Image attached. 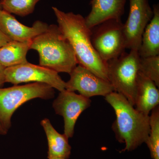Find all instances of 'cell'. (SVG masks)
I'll return each mask as SVG.
<instances>
[{
    "instance_id": "6da1fadb",
    "label": "cell",
    "mask_w": 159,
    "mask_h": 159,
    "mask_svg": "<svg viewBox=\"0 0 159 159\" xmlns=\"http://www.w3.org/2000/svg\"><path fill=\"white\" fill-rule=\"evenodd\" d=\"M52 9L58 28L74 50L77 63L102 79L108 80L107 63L97 54L91 41L92 31L81 15L65 12L55 7Z\"/></svg>"
},
{
    "instance_id": "7a4b0ae2",
    "label": "cell",
    "mask_w": 159,
    "mask_h": 159,
    "mask_svg": "<svg viewBox=\"0 0 159 159\" xmlns=\"http://www.w3.org/2000/svg\"><path fill=\"white\" fill-rule=\"evenodd\" d=\"M105 99L116 114L112 129L118 142L125 144L122 151H132L145 143L150 131L149 115L137 110L123 95L117 92L107 95Z\"/></svg>"
},
{
    "instance_id": "3957f363",
    "label": "cell",
    "mask_w": 159,
    "mask_h": 159,
    "mask_svg": "<svg viewBox=\"0 0 159 159\" xmlns=\"http://www.w3.org/2000/svg\"><path fill=\"white\" fill-rule=\"evenodd\" d=\"M30 49L38 53L39 66L58 73L70 74L78 64L72 46L57 25H50L47 31L33 39Z\"/></svg>"
},
{
    "instance_id": "277c9868",
    "label": "cell",
    "mask_w": 159,
    "mask_h": 159,
    "mask_svg": "<svg viewBox=\"0 0 159 159\" xmlns=\"http://www.w3.org/2000/svg\"><path fill=\"white\" fill-rule=\"evenodd\" d=\"M140 59L138 51L130 50L107 62V78L114 91L123 95L134 106Z\"/></svg>"
},
{
    "instance_id": "5b68a950",
    "label": "cell",
    "mask_w": 159,
    "mask_h": 159,
    "mask_svg": "<svg viewBox=\"0 0 159 159\" xmlns=\"http://www.w3.org/2000/svg\"><path fill=\"white\" fill-rule=\"evenodd\" d=\"M54 93L52 87L40 82L0 88V122L3 128L8 132L11 126L12 115L24 103L37 98L51 99Z\"/></svg>"
},
{
    "instance_id": "8992f818",
    "label": "cell",
    "mask_w": 159,
    "mask_h": 159,
    "mask_svg": "<svg viewBox=\"0 0 159 159\" xmlns=\"http://www.w3.org/2000/svg\"><path fill=\"white\" fill-rule=\"evenodd\" d=\"M123 24L121 19L109 20L91 29L94 48L106 62L119 57L125 52Z\"/></svg>"
},
{
    "instance_id": "52a82bcc",
    "label": "cell",
    "mask_w": 159,
    "mask_h": 159,
    "mask_svg": "<svg viewBox=\"0 0 159 159\" xmlns=\"http://www.w3.org/2000/svg\"><path fill=\"white\" fill-rule=\"evenodd\" d=\"M5 74L6 82L15 85L33 81L46 84L59 92L66 89V82L58 73L29 62L6 68Z\"/></svg>"
},
{
    "instance_id": "ba28073f",
    "label": "cell",
    "mask_w": 159,
    "mask_h": 159,
    "mask_svg": "<svg viewBox=\"0 0 159 159\" xmlns=\"http://www.w3.org/2000/svg\"><path fill=\"white\" fill-rule=\"evenodd\" d=\"M153 15L148 0H129L128 18L123 24L126 49L139 51L142 34Z\"/></svg>"
},
{
    "instance_id": "9c48e42d",
    "label": "cell",
    "mask_w": 159,
    "mask_h": 159,
    "mask_svg": "<svg viewBox=\"0 0 159 159\" xmlns=\"http://www.w3.org/2000/svg\"><path fill=\"white\" fill-rule=\"evenodd\" d=\"M69 74L70 79L66 82V90L78 91L81 96L88 98L95 96L105 97L115 92L109 81L100 78L79 65Z\"/></svg>"
},
{
    "instance_id": "30bf717a",
    "label": "cell",
    "mask_w": 159,
    "mask_h": 159,
    "mask_svg": "<svg viewBox=\"0 0 159 159\" xmlns=\"http://www.w3.org/2000/svg\"><path fill=\"white\" fill-rule=\"evenodd\" d=\"M91 102L90 98L66 89L60 92L54 100L53 108L56 114L63 117L64 134L68 139L73 137L77 119L84 111L90 107Z\"/></svg>"
},
{
    "instance_id": "8fae6325",
    "label": "cell",
    "mask_w": 159,
    "mask_h": 159,
    "mask_svg": "<svg viewBox=\"0 0 159 159\" xmlns=\"http://www.w3.org/2000/svg\"><path fill=\"white\" fill-rule=\"evenodd\" d=\"M49 25L40 20L35 21L31 27L20 22L12 15L5 10L0 11V30L11 40L31 41L48 29Z\"/></svg>"
},
{
    "instance_id": "7c38bea8",
    "label": "cell",
    "mask_w": 159,
    "mask_h": 159,
    "mask_svg": "<svg viewBox=\"0 0 159 159\" xmlns=\"http://www.w3.org/2000/svg\"><path fill=\"white\" fill-rule=\"evenodd\" d=\"M127 0H92V9L85 18L89 29L107 20L121 19Z\"/></svg>"
},
{
    "instance_id": "4fadbf2b",
    "label": "cell",
    "mask_w": 159,
    "mask_h": 159,
    "mask_svg": "<svg viewBox=\"0 0 159 159\" xmlns=\"http://www.w3.org/2000/svg\"><path fill=\"white\" fill-rule=\"evenodd\" d=\"M159 91L153 81L139 72L134 107L137 110L149 115L159 106Z\"/></svg>"
},
{
    "instance_id": "5bb4252c",
    "label": "cell",
    "mask_w": 159,
    "mask_h": 159,
    "mask_svg": "<svg viewBox=\"0 0 159 159\" xmlns=\"http://www.w3.org/2000/svg\"><path fill=\"white\" fill-rule=\"evenodd\" d=\"M153 15L144 30L138 52L141 57L159 55V7L153 6Z\"/></svg>"
},
{
    "instance_id": "9a60e30c",
    "label": "cell",
    "mask_w": 159,
    "mask_h": 159,
    "mask_svg": "<svg viewBox=\"0 0 159 159\" xmlns=\"http://www.w3.org/2000/svg\"><path fill=\"white\" fill-rule=\"evenodd\" d=\"M41 125L45 132L48 139V158L59 157L68 159L71 150L68 138L64 134H61L57 132L48 119H43Z\"/></svg>"
},
{
    "instance_id": "2e32d148",
    "label": "cell",
    "mask_w": 159,
    "mask_h": 159,
    "mask_svg": "<svg viewBox=\"0 0 159 159\" xmlns=\"http://www.w3.org/2000/svg\"><path fill=\"white\" fill-rule=\"evenodd\" d=\"M31 41L11 40L7 43L0 48L1 63L7 68L28 62L27 54Z\"/></svg>"
},
{
    "instance_id": "e0dca14e",
    "label": "cell",
    "mask_w": 159,
    "mask_h": 159,
    "mask_svg": "<svg viewBox=\"0 0 159 159\" xmlns=\"http://www.w3.org/2000/svg\"><path fill=\"white\" fill-rule=\"evenodd\" d=\"M150 131L145 144L152 159H159V107H155L149 116Z\"/></svg>"
},
{
    "instance_id": "ac0fdd59",
    "label": "cell",
    "mask_w": 159,
    "mask_h": 159,
    "mask_svg": "<svg viewBox=\"0 0 159 159\" xmlns=\"http://www.w3.org/2000/svg\"><path fill=\"white\" fill-rule=\"evenodd\" d=\"M40 0H0L3 10L11 14L25 17L33 13Z\"/></svg>"
},
{
    "instance_id": "d6986e66",
    "label": "cell",
    "mask_w": 159,
    "mask_h": 159,
    "mask_svg": "<svg viewBox=\"0 0 159 159\" xmlns=\"http://www.w3.org/2000/svg\"><path fill=\"white\" fill-rule=\"evenodd\" d=\"M139 72L153 81L159 86V55L140 57Z\"/></svg>"
},
{
    "instance_id": "ffe728a7",
    "label": "cell",
    "mask_w": 159,
    "mask_h": 159,
    "mask_svg": "<svg viewBox=\"0 0 159 159\" xmlns=\"http://www.w3.org/2000/svg\"><path fill=\"white\" fill-rule=\"evenodd\" d=\"M11 41V40L0 30V48Z\"/></svg>"
},
{
    "instance_id": "44dd1931",
    "label": "cell",
    "mask_w": 159,
    "mask_h": 159,
    "mask_svg": "<svg viewBox=\"0 0 159 159\" xmlns=\"http://www.w3.org/2000/svg\"><path fill=\"white\" fill-rule=\"evenodd\" d=\"M6 68L0 62V88L6 82L5 71Z\"/></svg>"
},
{
    "instance_id": "7402d4cb",
    "label": "cell",
    "mask_w": 159,
    "mask_h": 159,
    "mask_svg": "<svg viewBox=\"0 0 159 159\" xmlns=\"http://www.w3.org/2000/svg\"><path fill=\"white\" fill-rule=\"evenodd\" d=\"M7 133V132L3 128L2 125L0 122V134L6 135Z\"/></svg>"
},
{
    "instance_id": "603a6c76",
    "label": "cell",
    "mask_w": 159,
    "mask_h": 159,
    "mask_svg": "<svg viewBox=\"0 0 159 159\" xmlns=\"http://www.w3.org/2000/svg\"><path fill=\"white\" fill-rule=\"evenodd\" d=\"M49 159H64L62 158L53 157V158H50Z\"/></svg>"
},
{
    "instance_id": "cb8c5ba5",
    "label": "cell",
    "mask_w": 159,
    "mask_h": 159,
    "mask_svg": "<svg viewBox=\"0 0 159 159\" xmlns=\"http://www.w3.org/2000/svg\"><path fill=\"white\" fill-rule=\"evenodd\" d=\"M2 9V5H1V2H0V11Z\"/></svg>"
}]
</instances>
